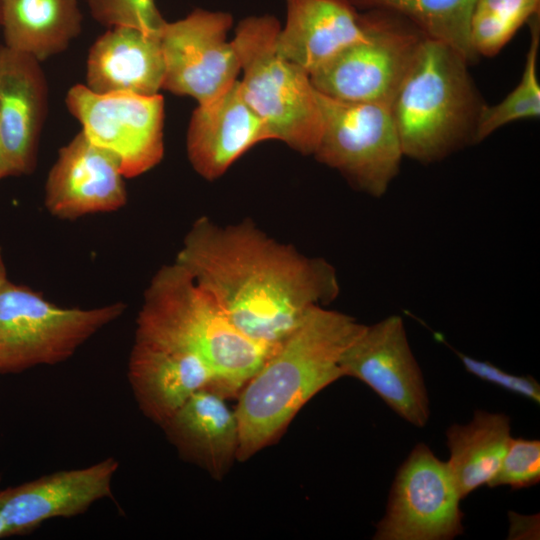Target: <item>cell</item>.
Listing matches in <instances>:
<instances>
[{
    "label": "cell",
    "mask_w": 540,
    "mask_h": 540,
    "mask_svg": "<svg viewBox=\"0 0 540 540\" xmlns=\"http://www.w3.org/2000/svg\"><path fill=\"white\" fill-rule=\"evenodd\" d=\"M207 290L235 327L274 351L313 306L340 293L337 272L277 241L252 220L220 225L198 218L175 260Z\"/></svg>",
    "instance_id": "obj_1"
},
{
    "label": "cell",
    "mask_w": 540,
    "mask_h": 540,
    "mask_svg": "<svg viewBox=\"0 0 540 540\" xmlns=\"http://www.w3.org/2000/svg\"><path fill=\"white\" fill-rule=\"evenodd\" d=\"M363 327L322 305L308 310L237 395V460L275 442L309 400L344 377L341 357Z\"/></svg>",
    "instance_id": "obj_2"
},
{
    "label": "cell",
    "mask_w": 540,
    "mask_h": 540,
    "mask_svg": "<svg viewBox=\"0 0 540 540\" xmlns=\"http://www.w3.org/2000/svg\"><path fill=\"white\" fill-rule=\"evenodd\" d=\"M468 65L448 45L424 39L390 106L404 157L429 164L474 144L485 103Z\"/></svg>",
    "instance_id": "obj_3"
},
{
    "label": "cell",
    "mask_w": 540,
    "mask_h": 540,
    "mask_svg": "<svg viewBox=\"0 0 540 540\" xmlns=\"http://www.w3.org/2000/svg\"><path fill=\"white\" fill-rule=\"evenodd\" d=\"M136 324L166 333L197 352L215 375V390L226 398L237 397L273 352L241 333L176 261L151 278Z\"/></svg>",
    "instance_id": "obj_4"
},
{
    "label": "cell",
    "mask_w": 540,
    "mask_h": 540,
    "mask_svg": "<svg viewBox=\"0 0 540 540\" xmlns=\"http://www.w3.org/2000/svg\"><path fill=\"white\" fill-rule=\"evenodd\" d=\"M280 27L274 16L262 15L244 18L235 28L232 41L243 72L240 89L272 140L313 155L322 130L317 93L309 74L278 53Z\"/></svg>",
    "instance_id": "obj_5"
},
{
    "label": "cell",
    "mask_w": 540,
    "mask_h": 540,
    "mask_svg": "<svg viewBox=\"0 0 540 540\" xmlns=\"http://www.w3.org/2000/svg\"><path fill=\"white\" fill-rule=\"evenodd\" d=\"M126 311L124 302L65 308L7 274L0 247V374L56 365Z\"/></svg>",
    "instance_id": "obj_6"
},
{
    "label": "cell",
    "mask_w": 540,
    "mask_h": 540,
    "mask_svg": "<svg viewBox=\"0 0 540 540\" xmlns=\"http://www.w3.org/2000/svg\"><path fill=\"white\" fill-rule=\"evenodd\" d=\"M365 14L366 37L313 72L310 81L317 92L337 100L391 106L426 37L393 11Z\"/></svg>",
    "instance_id": "obj_7"
},
{
    "label": "cell",
    "mask_w": 540,
    "mask_h": 540,
    "mask_svg": "<svg viewBox=\"0 0 540 540\" xmlns=\"http://www.w3.org/2000/svg\"><path fill=\"white\" fill-rule=\"evenodd\" d=\"M316 93L322 130L313 156L337 170L354 189L382 197L404 157L390 105Z\"/></svg>",
    "instance_id": "obj_8"
},
{
    "label": "cell",
    "mask_w": 540,
    "mask_h": 540,
    "mask_svg": "<svg viewBox=\"0 0 540 540\" xmlns=\"http://www.w3.org/2000/svg\"><path fill=\"white\" fill-rule=\"evenodd\" d=\"M67 109L94 144L111 152L125 178L142 175L164 156V99L161 94H98L85 85L71 87Z\"/></svg>",
    "instance_id": "obj_9"
},
{
    "label": "cell",
    "mask_w": 540,
    "mask_h": 540,
    "mask_svg": "<svg viewBox=\"0 0 540 540\" xmlns=\"http://www.w3.org/2000/svg\"><path fill=\"white\" fill-rule=\"evenodd\" d=\"M460 495L446 462L418 443L399 467L376 540H451L464 531Z\"/></svg>",
    "instance_id": "obj_10"
},
{
    "label": "cell",
    "mask_w": 540,
    "mask_h": 540,
    "mask_svg": "<svg viewBox=\"0 0 540 540\" xmlns=\"http://www.w3.org/2000/svg\"><path fill=\"white\" fill-rule=\"evenodd\" d=\"M232 24L230 13L200 8L167 22L160 35L165 63L162 89L190 96L198 104L228 90L241 71L235 45L227 40Z\"/></svg>",
    "instance_id": "obj_11"
},
{
    "label": "cell",
    "mask_w": 540,
    "mask_h": 540,
    "mask_svg": "<svg viewBox=\"0 0 540 540\" xmlns=\"http://www.w3.org/2000/svg\"><path fill=\"white\" fill-rule=\"evenodd\" d=\"M340 367L344 377L365 383L407 422L426 425L430 415L427 389L401 316L364 325L344 351Z\"/></svg>",
    "instance_id": "obj_12"
},
{
    "label": "cell",
    "mask_w": 540,
    "mask_h": 540,
    "mask_svg": "<svg viewBox=\"0 0 540 540\" xmlns=\"http://www.w3.org/2000/svg\"><path fill=\"white\" fill-rule=\"evenodd\" d=\"M128 381L145 417L161 426L196 391L215 390L207 362L177 339L137 327L128 361Z\"/></svg>",
    "instance_id": "obj_13"
},
{
    "label": "cell",
    "mask_w": 540,
    "mask_h": 540,
    "mask_svg": "<svg viewBox=\"0 0 540 540\" xmlns=\"http://www.w3.org/2000/svg\"><path fill=\"white\" fill-rule=\"evenodd\" d=\"M118 159L80 131L59 149L44 188L47 211L61 220L118 211L127 203Z\"/></svg>",
    "instance_id": "obj_14"
},
{
    "label": "cell",
    "mask_w": 540,
    "mask_h": 540,
    "mask_svg": "<svg viewBox=\"0 0 540 540\" xmlns=\"http://www.w3.org/2000/svg\"><path fill=\"white\" fill-rule=\"evenodd\" d=\"M118 468V460L107 457L0 490V514L9 536L29 533L54 518L83 514L94 503L111 497Z\"/></svg>",
    "instance_id": "obj_15"
},
{
    "label": "cell",
    "mask_w": 540,
    "mask_h": 540,
    "mask_svg": "<svg viewBox=\"0 0 540 540\" xmlns=\"http://www.w3.org/2000/svg\"><path fill=\"white\" fill-rule=\"evenodd\" d=\"M47 103L40 62L0 45V130L6 177L35 170Z\"/></svg>",
    "instance_id": "obj_16"
},
{
    "label": "cell",
    "mask_w": 540,
    "mask_h": 540,
    "mask_svg": "<svg viewBox=\"0 0 540 540\" xmlns=\"http://www.w3.org/2000/svg\"><path fill=\"white\" fill-rule=\"evenodd\" d=\"M266 140H272L270 131L244 99L237 80L220 96L195 108L187 131V155L193 169L212 181Z\"/></svg>",
    "instance_id": "obj_17"
},
{
    "label": "cell",
    "mask_w": 540,
    "mask_h": 540,
    "mask_svg": "<svg viewBox=\"0 0 540 540\" xmlns=\"http://www.w3.org/2000/svg\"><path fill=\"white\" fill-rule=\"evenodd\" d=\"M278 53L309 76L367 35L366 14L349 0H285Z\"/></svg>",
    "instance_id": "obj_18"
},
{
    "label": "cell",
    "mask_w": 540,
    "mask_h": 540,
    "mask_svg": "<svg viewBox=\"0 0 540 540\" xmlns=\"http://www.w3.org/2000/svg\"><path fill=\"white\" fill-rule=\"evenodd\" d=\"M224 397L212 388L192 394L160 427L188 462L221 479L234 460L239 446V424Z\"/></svg>",
    "instance_id": "obj_19"
},
{
    "label": "cell",
    "mask_w": 540,
    "mask_h": 540,
    "mask_svg": "<svg viewBox=\"0 0 540 540\" xmlns=\"http://www.w3.org/2000/svg\"><path fill=\"white\" fill-rule=\"evenodd\" d=\"M165 63L160 36L129 27H113L93 43L86 84L92 92L159 94Z\"/></svg>",
    "instance_id": "obj_20"
},
{
    "label": "cell",
    "mask_w": 540,
    "mask_h": 540,
    "mask_svg": "<svg viewBox=\"0 0 540 540\" xmlns=\"http://www.w3.org/2000/svg\"><path fill=\"white\" fill-rule=\"evenodd\" d=\"M5 46L39 62L63 52L81 32L78 0H1Z\"/></svg>",
    "instance_id": "obj_21"
},
{
    "label": "cell",
    "mask_w": 540,
    "mask_h": 540,
    "mask_svg": "<svg viewBox=\"0 0 540 540\" xmlns=\"http://www.w3.org/2000/svg\"><path fill=\"white\" fill-rule=\"evenodd\" d=\"M510 418L502 413L476 410L466 424L446 431V462L461 499L494 478L510 443Z\"/></svg>",
    "instance_id": "obj_22"
},
{
    "label": "cell",
    "mask_w": 540,
    "mask_h": 540,
    "mask_svg": "<svg viewBox=\"0 0 540 540\" xmlns=\"http://www.w3.org/2000/svg\"><path fill=\"white\" fill-rule=\"evenodd\" d=\"M360 9H386L409 20L423 35L448 45L469 64L477 55L470 40V24L477 0H349Z\"/></svg>",
    "instance_id": "obj_23"
},
{
    "label": "cell",
    "mask_w": 540,
    "mask_h": 540,
    "mask_svg": "<svg viewBox=\"0 0 540 540\" xmlns=\"http://www.w3.org/2000/svg\"><path fill=\"white\" fill-rule=\"evenodd\" d=\"M530 46L518 85L495 105L484 104L476 125L474 143H479L499 128L513 121L538 118L540 85L537 77V56L540 44L539 14L529 19Z\"/></svg>",
    "instance_id": "obj_24"
},
{
    "label": "cell",
    "mask_w": 540,
    "mask_h": 540,
    "mask_svg": "<svg viewBox=\"0 0 540 540\" xmlns=\"http://www.w3.org/2000/svg\"><path fill=\"white\" fill-rule=\"evenodd\" d=\"M540 0H477L470 40L477 56L497 54L517 30L539 14Z\"/></svg>",
    "instance_id": "obj_25"
},
{
    "label": "cell",
    "mask_w": 540,
    "mask_h": 540,
    "mask_svg": "<svg viewBox=\"0 0 540 540\" xmlns=\"http://www.w3.org/2000/svg\"><path fill=\"white\" fill-rule=\"evenodd\" d=\"M90 14L109 28L129 27L160 36L167 21L155 0H87Z\"/></svg>",
    "instance_id": "obj_26"
},
{
    "label": "cell",
    "mask_w": 540,
    "mask_h": 540,
    "mask_svg": "<svg viewBox=\"0 0 540 540\" xmlns=\"http://www.w3.org/2000/svg\"><path fill=\"white\" fill-rule=\"evenodd\" d=\"M539 480L540 441L512 437L499 470L487 486L523 489L536 485Z\"/></svg>",
    "instance_id": "obj_27"
},
{
    "label": "cell",
    "mask_w": 540,
    "mask_h": 540,
    "mask_svg": "<svg viewBox=\"0 0 540 540\" xmlns=\"http://www.w3.org/2000/svg\"><path fill=\"white\" fill-rule=\"evenodd\" d=\"M467 372L506 391L540 403V385L532 376L510 374L489 361H483L451 348Z\"/></svg>",
    "instance_id": "obj_28"
},
{
    "label": "cell",
    "mask_w": 540,
    "mask_h": 540,
    "mask_svg": "<svg viewBox=\"0 0 540 540\" xmlns=\"http://www.w3.org/2000/svg\"><path fill=\"white\" fill-rule=\"evenodd\" d=\"M6 178L3 153H2V143H1V130H0V180Z\"/></svg>",
    "instance_id": "obj_29"
},
{
    "label": "cell",
    "mask_w": 540,
    "mask_h": 540,
    "mask_svg": "<svg viewBox=\"0 0 540 540\" xmlns=\"http://www.w3.org/2000/svg\"><path fill=\"white\" fill-rule=\"evenodd\" d=\"M8 536H9V534H8V529H7L6 523H5L2 515L0 514V538L8 537Z\"/></svg>",
    "instance_id": "obj_30"
},
{
    "label": "cell",
    "mask_w": 540,
    "mask_h": 540,
    "mask_svg": "<svg viewBox=\"0 0 540 540\" xmlns=\"http://www.w3.org/2000/svg\"><path fill=\"white\" fill-rule=\"evenodd\" d=\"M0 23H1V0H0Z\"/></svg>",
    "instance_id": "obj_31"
}]
</instances>
